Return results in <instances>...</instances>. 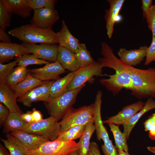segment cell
Listing matches in <instances>:
<instances>
[{"label": "cell", "instance_id": "6da1fadb", "mask_svg": "<svg viewBox=\"0 0 155 155\" xmlns=\"http://www.w3.org/2000/svg\"><path fill=\"white\" fill-rule=\"evenodd\" d=\"M126 67L132 81L131 94L140 99L155 98V68L142 69L126 64Z\"/></svg>", "mask_w": 155, "mask_h": 155}, {"label": "cell", "instance_id": "7a4b0ae2", "mask_svg": "<svg viewBox=\"0 0 155 155\" xmlns=\"http://www.w3.org/2000/svg\"><path fill=\"white\" fill-rule=\"evenodd\" d=\"M8 32L25 43L30 44L58 43L56 33L52 28H44L30 24L16 27Z\"/></svg>", "mask_w": 155, "mask_h": 155}, {"label": "cell", "instance_id": "3957f363", "mask_svg": "<svg viewBox=\"0 0 155 155\" xmlns=\"http://www.w3.org/2000/svg\"><path fill=\"white\" fill-rule=\"evenodd\" d=\"M85 85L68 90L58 97L50 98L47 101L44 102V105L51 116L58 121L62 119L72 108L78 94Z\"/></svg>", "mask_w": 155, "mask_h": 155}, {"label": "cell", "instance_id": "277c9868", "mask_svg": "<svg viewBox=\"0 0 155 155\" xmlns=\"http://www.w3.org/2000/svg\"><path fill=\"white\" fill-rule=\"evenodd\" d=\"M102 95V92L98 91L94 103L93 122L96 128L97 139L99 141L102 140L104 142V144L102 145V149L104 155H119L117 148L109 138L102 119L101 109Z\"/></svg>", "mask_w": 155, "mask_h": 155}, {"label": "cell", "instance_id": "5b68a950", "mask_svg": "<svg viewBox=\"0 0 155 155\" xmlns=\"http://www.w3.org/2000/svg\"><path fill=\"white\" fill-rule=\"evenodd\" d=\"M94 119V103L82 106L78 108H72L59 122L60 132L72 127L86 125Z\"/></svg>", "mask_w": 155, "mask_h": 155}, {"label": "cell", "instance_id": "8992f818", "mask_svg": "<svg viewBox=\"0 0 155 155\" xmlns=\"http://www.w3.org/2000/svg\"><path fill=\"white\" fill-rule=\"evenodd\" d=\"M78 149V143L74 140H55L44 143L36 150H27L26 154V155H70Z\"/></svg>", "mask_w": 155, "mask_h": 155}, {"label": "cell", "instance_id": "52a82bcc", "mask_svg": "<svg viewBox=\"0 0 155 155\" xmlns=\"http://www.w3.org/2000/svg\"><path fill=\"white\" fill-rule=\"evenodd\" d=\"M115 71L114 74H105V76H109V78L100 79V83L111 92L114 96L118 94L124 88L131 91L133 88L132 81L126 68V64L124 63L122 67Z\"/></svg>", "mask_w": 155, "mask_h": 155}, {"label": "cell", "instance_id": "ba28073f", "mask_svg": "<svg viewBox=\"0 0 155 155\" xmlns=\"http://www.w3.org/2000/svg\"><path fill=\"white\" fill-rule=\"evenodd\" d=\"M59 122L52 116L30 124L22 131L24 132L43 137L49 141L56 139L60 133Z\"/></svg>", "mask_w": 155, "mask_h": 155}, {"label": "cell", "instance_id": "9c48e42d", "mask_svg": "<svg viewBox=\"0 0 155 155\" xmlns=\"http://www.w3.org/2000/svg\"><path fill=\"white\" fill-rule=\"evenodd\" d=\"M102 68L98 61L84 67H80L77 70L74 77L69 84L67 90L78 88L90 80L94 76H105L102 74Z\"/></svg>", "mask_w": 155, "mask_h": 155}, {"label": "cell", "instance_id": "30bf717a", "mask_svg": "<svg viewBox=\"0 0 155 155\" xmlns=\"http://www.w3.org/2000/svg\"><path fill=\"white\" fill-rule=\"evenodd\" d=\"M54 81H47L45 84L32 89L18 98L17 101L28 107H31L33 102L47 101L50 98V89Z\"/></svg>", "mask_w": 155, "mask_h": 155}, {"label": "cell", "instance_id": "8fae6325", "mask_svg": "<svg viewBox=\"0 0 155 155\" xmlns=\"http://www.w3.org/2000/svg\"><path fill=\"white\" fill-rule=\"evenodd\" d=\"M65 69L58 61L45 64L41 67L28 70L33 77L42 81L57 80L59 75L66 72Z\"/></svg>", "mask_w": 155, "mask_h": 155}, {"label": "cell", "instance_id": "7c38bea8", "mask_svg": "<svg viewBox=\"0 0 155 155\" xmlns=\"http://www.w3.org/2000/svg\"><path fill=\"white\" fill-rule=\"evenodd\" d=\"M59 18L58 12L55 8H44L34 10L33 16L30 23L41 28H52Z\"/></svg>", "mask_w": 155, "mask_h": 155}, {"label": "cell", "instance_id": "4fadbf2b", "mask_svg": "<svg viewBox=\"0 0 155 155\" xmlns=\"http://www.w3.org/2000/svg\"><path fill=\"white\" fill-rule=\"evenodd\" d=\"M23 44L30 53L39 59L53 62L57 60L58 46L56 44H42L37 45L25 43Z\"/></svg>", "mask_w": 155, "mask_h": 155}, {"label": "cell", "instance_id": "5bb4252c", "mask_svg": "<svg viewBox=\"0 0 155 155\" xmlns=\"http://www.w3.org/2000/svg\"><path fill=\"white\" fill-rule=\"evenodd\" d=\"M145 102L139 101L123 108L117 115L103 121L104 123H111L117 125H123L143 107Z\"/></svg>", "mask_w": 155, "mask_h": 155}, {"label": "cell", "instance_id": "9a60e30c", "mask_svg": "<svg viewBox=\"0 0 155 155\" xmlns=\"http://www.w3.org/2000/svg\"><path fill=\"white\" fill-rule=\"evenodd\" d=\"M30 53L24 45L12 42L0 43V63L8 61L14 57Z\"/></svg>", "mask_w": 155, "mask_h": 155}, {"label": "cell", "instance_id": "2e32d148", "mask_svg": "<svg viewBox=\"0 0 155 155\" xmlns=\"http://www.w3.org/2000/svg\"><path fill=\"white\" fill-rule=\"evenodd\" d=\"M148 47L142 46L137 49L127 50L124 48H121L117 54L120 59L126 64L132 67L140 64L145 57Z\"/></svg>", "mask_w": 155, "mask_h": 155}, {"label": "cell", "instance_id": "e0dca14e", "mask_svg": "<svg viewBox=\"0 0 155 155\" xmlns=\"http://www.w3.org/2000/svg\"><path fill=\"white\" fill-rule=\"evenodd\" d=\"M59 45L64 47L74 53L78 51L80 43L79 40L70 32L63 20L60 30L56 33Z\"/></svg>", "mask_w": 155, "mask_h": 155}, {"label": "cell", "instance_id": "ac0fdd59", "mask_svg": "<svg viewBox=\"0 0 155 155\" xmlns=\"http://www.w3.org/2000/svg\"><path fill=\"white\" fill-rule=\"evenodd\" d=\"M110 7L105 10L104 18L106 22V28L108 38H111L114 30L116 18L122 8L124 0H108Z\"/></svg>", "mask_w": 155, "mask_h": 155}, {"label": "cell", "instance_id": "d6986e66", "mask_svg": "<svg viewBox=\"0 0 155 155\" xmlns=\"http://www.w3.org/2000/svg\"><path fill=\"white\" fill-rule=\"evenodd\" d=\"M10 133L18 138L28 150H36L44 143L49 141L43 137L22 131H15Z\"/></svg>", "mask_w": 155, "mask_h": 155}, {"label": "cell", "instance_id": "ffe728a7", "mask_svg": "<svg viewBox=\"0 0 155 155\" xmlns=\"http://www.w3.org/2000/svg\"><path fill=\"white\" fill-rule=\"evenodd\" d=\"M17 98L11 87L7 85L0 83V102L3 103L10 112L23 113L17 103Z\"/></svg>", "mask_w": 155, "mask_h": 155}, {"label": "cell", "instance_id": "44dd1931", "mask_svg": "<svg viewBox=\"0 0 155 155\" xmlns=\"http://www.w3.org/2000/svg\"><path fill=\"white\" fill-rule=\"evenodd\" d=\"M58 61L63 67L71 72L80 68L75 54L67 49L58 46L57 55Z\"/></svg>", "mask_w": 155, "mask_h": 155}, {"label": "cell", "instance_id": "7402d4cb", "mask_svg": "<svg viewBox=\"0 0 155 155\" xmlns=\"http://www.w3.org/2000/svg\"><path fill=\"white\" fill-rule=\"evenodd\" d=\"M47 81H41L32 76L28 72L24 80L11 88L18 98L32 89L45 84Z\"/></svg>", "mask_w": 155, "mask_h": 155}, {"label": "cell", "instance_id": "603a6c76", "mask_svg": "<svg viewBox=\"0 0 155 155\" xmlns=\"http://www.w3.org/2000/svg\"><path fill=\"white\" fill-rule=\"evenodd\" d=\"M5 5L12 14L26 18L29 16L32 9L29 6L28 0H2Z\"/></svg>", "mask_w": 155, "mask_h": 155}, {"label": "cell", "instance_id": "cb8c5ba5", "mask_svg": "<svg viewBox=\"0 0 155 155\" xmlns=\"http://www.w3.org/2000/svg\"><path fill=\"white\" fill-rule=\"evenodd\" d=\"M155 108V100L153 98H148L142 108L123 125V132L126 135L127 140L129 139L132 129L140 118L146 112Z\"/></svg>", "mask_w": 155, "mask_h": 155}, {"label": "cell", "instance_id": "d4e9b609", "mask_svg": "<svg viewBox=\"0 0 155 155\" xmlns=\"http://www.w3.org/2000/svg\"><path fill=\"white\" fill-rule=\"evenodd\" d=\"M20 113L10 112L3 125V133H8L15 131H22L28 124L22 119Z\"/></svg>", "mask_w": 155, "mask_h": 155}, {"label": "cell", "instance_id": "484cf974", "mask_svg": "<svg viewBox=\"0 0 155 155\" xmlns=\"http://www.w3.org/2000/svg\"><path fill=\"white\" fill-rule=\"evenodd\" d=\"M76 72L77 71L71 72L63 77L54 81L50 89V98L58 97L67 91L68 86Z\"/></svg>", "mask_w": 155, "mask_h": 155}, {"label": "cell", "instance_id": "4316f807", "mask_svg": "<svg viewBox=\"0 0 155 155\" xmlns=\"http://www.w3.org/2000/svg\"><path fill=\"white\" fill-rule=\"evenodd\" d=\"M6 139L0 138L5 147L7 149L11 155H26L28 150L17 138L10 133L5 135Z\"/></svg>", "mask_w": 155, "mask_h": 155}, {"label": "cell", "instance_id": "83f0119b", "mask_svg": "<svg viewBox=\"0 0 155 155\" xmlns=\"http://www.w3.org/2000/svg\"><path fill=\"white\" fill-rule=\"evenodd\" d=\"M95 130L93 121H91L86 125L85 131L78 143L79 149L76 151L79 155H87L90 150V138Z\"/></svg>", "mask_w": 155, "mask_h": 155}, {"label": "cell", "instance_id": "f1b7e54d", "mask_svg": "<svg viewBox=\"0 0 155 155\" xmlns=\"http://www.w3.org/2000/svg\"><path fill=\"white\" fill-rule=\"evenodd\" d=\"M28 72L27 67L18 66L0 83L4 84L11 88L13 87L24 80Z\"/></svg>", "mask_w": 155, "mask_h": 155}, {"label": "cell", "instance_id": "f546056e", "mask_svg": "<svg viewBox=\"0 0 155 155\" xmlns=\"http://www.w3.org/2000/svg\"><path fill=\"white\" fill-rule=\"evenodd\" d=\"M108 124L113 135L117 149L128 152L127 139L125 133L121 131L118 125L111 123Z\"/></svg>", "mask_w": 155, "mask_h": 155}, {"label": "cell", "instance_id": "4dcf8cb0", "mask_svg": "<svg viewBox=\"0 0 155 155\" xmlns=\"http://www.w3.org/2000/svg\"><path fill=\"white\" fill-rule=\"evenodd\" d=\"M86 125L76 126L60 132L56 140L70 141L80 139L85 131Z\"/></svg>", "mask_w": 155, "mask_h": 155}, {"label": "cell", "instance_id": "1f68e13d", "mask_svg": "<svg viewBox=\"0 0 155 155\" xmlns=\"http://www.w3.org/2000/svg\"><path fill=\"white\" fill-rule=\"evenodd\" d=\"M75 55L80 68L88 66L95 61L92 57L85 44L80 43Z\"/></svg>", "mask_w": 155, "mask_h": 155}, {"label": "cell", "instance_id": "d6a6232c", "mask_svg": "<svg viewBox=\"0 0 155 155\" xmlns=\"http://www.w3.org/2000/svg\"><path fill=\"white\" fill-rule=\"evenodd\" d=\"M18 62L17 65L27 67L30 65L46 64L49 61L38 58L33 54H26L15 58Z\"/></svg>", "mask_w": 155, "mask_h": 155}, {"label": "cell", "instance_id": "836d02e7", "mask_svg": "<svg viewBox=\"0 0 155 155\" xmlns=\"http://www.w3.org/2000/svg\"><path fill=\"white\" fill-rule=\"evenodd\" d=\"M12 13L5 5L2 0H0V28L5 31L10 26Z\"/></svg>", "mask_w": 155, "mask_h": 155}, {"label": "cell", "instance_id": "e575fe53", "mask_svg": "<svg viewBox=\"0 0 155 155\" xmlns=\"http://www.w3.org/2000/svg\"><path fill=\"white\" fill-rule=\"evenodd\" d=\"M29 6L33 10L44 8H55L56 0H28Z\"/></svg>", "mask_w": 155, "mask_h": 155}, {"label": "cell", "instance_id": "d590c367", "mask_svg": "<svg viewBox=\"0 0 155 155\" xmlns=\"http://www.w3.org/2000/svg\"><path fill=\"white\" fill-rule=\"evenodd\" d=\"M144 130L148 131L149 138L152 140H155V113L149 116L144 123Z\"/></svg>", "mask_w": 155, "mask_h": 155}, {"label": "cell", "instance_id": "8d00e7d4", "mask_svg": "<svg viewBox=\"0 0 155 155\" xmlns=\"http://www.w3.org/2000/svg\"><path fill=\"white\" fill-rule=\"evenodd\" d=\"M17 64V61L16 60L5 64L0 63V83L10 74Z\"/></svg>", "mask_w": 155, "mask_h": 155}, {"label": "cell", "instance_id": "74e56055", "mask_svg": "<svg viewBox=\"0 0 155 155\" xmlns=\"http://www.w3.org/2000/svg\"><path fill=\"white\" fill-rule=\"evenodd\" d=\"M153 61L155 62V38H152L151 43L147 49L144 65H148Z\"/></svg>", "mask_w": 155, "mask_h": 155}, {"label": "cell", "instance_id": "f35d334b", "mask_svg": "<svg viewBox=\"0 0 155 155\" xmlns=\"http://www.w3.org/2000/svg\"><path fill=\"white\" fill-rule=\"evenodd\" d=\"M146 20L149 29L152 32V38H155V5L151 8Z\"/></svg>", "mask_w": 155, "mask_h": 155}, {"label": "cell", "instance_id": "ab89813d", "mask_svg": "<svg viewBox=\"0 0 155 155\" xmlns=\"http://www.w3.org/2000/svg\"><path fill=\"white\" fill-rule=\"evenodd\" d=\"M9 110L2 103H0V126L2 127L4 124L9 114Z\"/></svg>", "mask_w": 155, "mask_h": 155}, {"label": "cell", "instance_id": "60d3db41", "mask_svg": "<svg viewBox=\"0 0 155 155\" xmlns=\"http://www.w3.org/2000/svg\"><path fill=\"white\" fill-rule=\"evenodd\" d=\"M142 14L144 18L146 19L148 16L150 11L151 7L153 5L152 0H142Z\"/></svg>", "mask_w": 155, "mask_h": 155}, {"label": "cell", "instance_id": "b9f144b4", "mask_svg": "<svg viewBox=\"0 0 155 155\" xmlns=\"http://www.w3.org/2000/svg\"><path fill=\"white\" fill-rule=\"evenodd\" d=\"M32 116L33 123L43 119L42 115L40 111L34 108L32 109Z\"/></svg>", "mask_w": 155, "mask_h": 155}, {"label": "cell", "instance_id": "7bdbcfd3", "mask_svg": "<svg viewBox=\"0 0 155 155\" xmlns=\"http://www.w3.org/2000/svg\"><path fill=\"white\" fill-rule=\"evenodd\" d=\"M0 40L2 42L5 43L11 42L10 38L5 31L0 28Z\"/></svg>", "mask_w": 155, "mask_h": 155}, {"label": "cell", "instance_id": "ee69618b", "mask_svg": "<svg viewBox=\"0 0 155 155\" xmlns=\"http://www.w3.org/2000/svg\"><path fill=\"white\" fill-rule=\"evenodd\" d=\"M32 111H28L21 115L22 119L29 124L33 123L32 116Z\"/></svg>", "mask_w": 155, "mask_h": 155}, {"label": "cell", "instance_id": "f6af8a7d", "mask_svg": "<svg viewBox=\"0 0 155 155\" xmlns=\"http://www.w3.org/2000/svg\"><path fill=\"white\" fill-rule=\"evenodd\" d=\"M90 150L94 155H102L98 144L95 142H92L90 143Z\"/></svg>", "mask_w": 155, "mask_h": 155}, {"label": "cell", "instance_id": "bcb514c9", "mask_svg": "<svg viewBox=\"0 0 155 155\" xmlns=\"http://www.w3.org/2000/svg\"><path fill=\"white\" fill-rule=\"evenodd\" d=\"M0 155H11L9 152L1 144H0Z\"/></svg>", "mask_w": 155, "mask_h": 155}, {"label": "cell", "instance_id": "7dc6e473", "mask_svg": "<svg viewBox=\"0 0 155 155\" xmlns=\"http://www.w3.org/2000/svg\"><path fill=\"white\" fill-rule=\"evenodd\" d=\"M147 148L149 151L155 154V147L148 146L147 147Z\"/></svg>", "mask_w": 155, "mask_h": 155}, {"label": "cell", "instance_id": "c3c4849f", "mask_svg": "<svg viewBox=\"0 0 155 155\" xmlns=\"http://www.w3.org/2000/svg\"><path fill=\"white\" fill-rule=\"evenodd\" d=\"M119 155H130L128 152H126L123 151L117 150Z\"/></svg>", "mask_w": 155, "mask_h": 155}, {"label": "cell", "instance_id": "681fc988", "mask_svg": "<svg viewBox=\"0 0 155 155\" xmlns=\"http://www.w3.org/2000/svg\"><path fill=\"white\" fill-rule=\"evenodd\" d=\"M70 155H79L77 151H75L71 154Z\"/></svg>", "mask_w": 155, "mask_h": 155}, {"label": "cell", "instance_id": "f907efd6", "mask_svg": "<svg viewBox=\"0 0 155 155\" xmlns=\"http://www.w3.org/2000/svg\"><path fill=\"white\" fill-rule=\"evenodd\" d=\"M87 155H94L91 151L89 150Z\"/></svg>", "mask_w": 155, "mask_h": 155}]
</instances>
